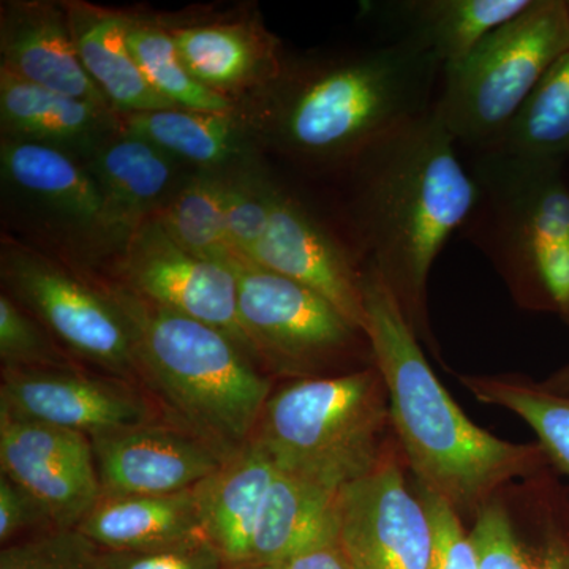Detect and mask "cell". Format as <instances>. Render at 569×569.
Returning <instances> with one entry per match:
<instances>
[{
  "mask_svg": "<svg viewBox=\"0 0 569 569\" xmlns=\"http://www.w3.org/2000/svg\"><path fill=\"white\" fill-rule=\"evenodd\" d=\"M326 178V211L356 263L385 280L419 339L429 340L430 272L477 200L458 142L432 110Z\"/></svg>",
  "mask_w": 569,
  "mask_h": 569,
  "instance_id": "obj_1",
  "label": "cell"
},
{
  "mask_svg": "<svg viewBox=\"0 0 569 569\" xmlns=\"http://www.w3.org/2000/svg\"><path fill=\"white\" fill-rule=\"evenodd\" d=\"M441 67L403 43L284 54L274 80L238 107L258 149L326 178L436 107Z\"/></svg>",
  "mask_w": 569,
  "mask_h": 569,
  "instance_id": "obj_2",
  "label": "cell"
},
{
  "mask_svg": "<svg viewBox=\"0 0 569 569\" xmlns=\"http://www.w3.org/2000/svg\"><path fill=\"white\" fill-rule=\"evenodd\" d=\"M365 331L385 381L392 436L418 488L477 516L498 489L550 468L538 443H512L475 425L422 351L391 288L365 272Z\"/></svg>",
  "mask_w": 569,
  "mask_h": 569,
  "instance_id": "obj_3",
  "label": "cell"
},
{
  "mask_svg": "<svg viewBox=\"0 0 569 569\" xmlns=\"http://www.w3.org/2000/svg\"><path fill=\"white\" fill-rule=\"evenodd\" d=\"M126 317L141 387L170 421L230 458L252 440L272 383L230 336L100 282Z\"/></svg>",
  "mask_w": 569,
  "mask_h": 569,
  "instance_id": "obj_4",
  "label": "cell"
},
{
  "mask_svg": "<svg viewBox=\"0 0 569 569\" xmlns=\"http://www.w3.org/2000/svg\"><path fill=\"white\" fill-rule=\"evenodd\" d=\"M463 160L477 200L459 234L486 254L519 306L569 326L568 160L501 151Z\"/></svg>",
  "mask_w": 569,
  "mask_h": 569,
  "instance_id": "obj_5",
  "label": "cell"
},
{
  "mask_svg": "<svg viewBox=\"0 0 569 569\" xmlns=\"http://www.w3.org/2000/svg\"><path fill=\"white\" fill-rule=\"evenodd\" d=\"M391 433L387 388L369 365L272 389L250 441L280 473L339 493L383 460Z\"/></svg>",
  "mask_w": 569,
  "mask_h": 569,
  "instance_id": "obj_6",
  "label": "cell"
},
{
  "mask_svg": "<svg viewBox=\"0 0 569 569\" xmlns=\"http://www.w3.org/2000/svg\"><path fill=\"white\" fill-rule=\"evenodd\" d=\"M569 51L567 0H531L441 73L437 118L460 152L489 151L550 67Z\"/></svg>",
  "mask_w": 569,
  "mask_h": 569,
  "instance_id": "obj_7",
  "label": "cell"
},
{
  "mask_svg": "<svg viewBox=\"0 0 569 569\" xmlns=\"http://www.w3.org/2000/svg\"><path fill=\"white\" fill-rule=\"evenodd\" d=\"M239 323L254 361L290 380L373 365L365 329L312 288L234 254Z\"/></svg>",
  "mask_w": 569,
  "mask_h": 569,
  "instance_id": "obj_8",
  "label": "cell"
},
{
  "mask_svg": "<svg viewBox=\"0 0 569 569\" xmlns=\"http://www.w3.org/2000/svg\"><path fill=\"white\" fill-rule=\"evenodd\" d=\"M3 288L67 353L141 387L126 317L100 280H88L31 247L3 241ZM142 388V387H141Z\"/></svg>",
  "mask_w": 569,
  "mask_h": 569,
  "instance_id": "obj_9",
  "label": "cell"
},
{
  "mask_svg": "<svg viewBox=\"0 0 569 569\" xmlns=\"http://www.w3.org/2000/svg\"><path fill=\"white\" fill-rule=\"evenodd\" d=\"M339 542L353 569H429L432 529L397 447L337 493Z\"/></svg>",
  "mask_w": 569,
  "mask_h": 569,
  "instance_id": "obj_10",
  "label": "cell"
},
{
  "mask_svg": "<svg viewBox=\"0 0 569 569\" xmlns=\"http://www.w3.org/2000/svg\"><path fill=\"white\" fill-rule=\"evenodd\" d=\"M118 276L116 282L134 295L219 329L253 358L239 323L238 279L231 266L183 249L168 234L156 213L122 247Z\"/></svg>",
  "mask_w": 569,
  "mask_h": 569,
  "instance_id": "obj_11",
  "label": "cell"
},
{
  "mask_svg": "<svg viewBox=\"0 0 569 569\" xmlns=\"http://www.w3.org/2000/svg\"><path fill=\"white\" fill-rule=\"evenodd\" d=\"M247 260L325 296L365 329V272L328 211L279 182L268 230Z\"/></svg>",
  "mask_w": 569,
  "mask_h": 569,
  "instance_id": "obj_12",
  "label": "cell"
},
{
  "mask_svg": "<svg viewBox=\"0 0 569 569\" xmlns=\"http://www.w3.org/2000/svg\"><path fill=\"white\" fill-rule=\"evenodd\" d=\"M0 473L44 508L56 529H77L102 498L91 437L0 407Z\"/></svg>",
  "mask_w": 569,
  "mask_h": 569,
  "instance_id": "obj_13",
  "label": "cell"
},
{
  "mask_svg": "<svg viewBox=\"0 0 569 569\" xmlns=\"http://www.w3.org/2000/svg\"><path fill=\"white\" fill-rule=\"evenodd\" d=\"M479 569H569V489L552 468L509 482L475 516Z\"/></svg>",
  "mask_w": 569,
  "mask_h": 569,
  "instance_id": "obj_14",
  "label": "cell"
},
{
  "mask_svg": "<svg viewBox=\"0 0 569 569\" xmlns=\"http://www.w3.org/2000/svg\"><path fill=\"white\" fill-rule=\"evenodd\" d=\"M0 407L88 437L160 421L144 388L71 369H2Z\"/></svg>",
  "mask_w": 569,
  "mask_h": 569,
  "instance_id": "obj_15",
  "label": "cell"
},
{
  "mask_svg": "<svg viewBox=\"0 0 569 569\" xmlns=\"http://www.w3.org/2000/svg\"><path fill=\"white\" fill-rule=\"evenodd\" d=\"M0 174L9 197L44 222L61 224L96 254L112 253L102 192L88 163L54 146L0 141Z\"/></svg>",
  "mask_w": 569,
  "mask_h": 569,
  "instance_id": "obj_16",
  "label": "cell"
},
{
  "mask_svg": "<svg viewBox=\"0 0 569 569\" xmlns=\"http://www.w3.org/2000/svg\"><path fill=\"white\" fill-rule=\"evenodd\" d=\"M102 496H164L192 490L227 459L174 422L156 421L91 438Z\"/></svg>",
  "mask_w": 569,
  "mask_h": 569,
  "instance_id": "obj_17",
  "label": "cell"
},
{
  "mask_svg": "<svg viewBox=\"0 0 569 569\" xmlns=\"http://www.w3.org/2000/svg\"><path fill=\"white\" fill-rule=\"evenodd\" d=\"M531 0H383L365 2L362 20L378 40L403 43L430 56L441 70L467 58L498 26Z\"/></svg>",
  "mask_w": 569,
  "mask_h": 569,
  "instance_id": "obj_18",
  "label": "cell"
},
{
  "mask_svg": "<svg viewBox=\"0 0 569 569\" xmlns=\"http://www.w3.org/2000/svg\"><path fill=\"white\" fill-rule=\"evenodd\" d=\"M0 69L50 91L110 108L81 66L63 2H2Z\"/></svg>",
  "mask_w": 569,
  "mask_h": 569,
  "instance_id": "obj_19",
  "label": "cell"
},
{
  "mask_svg": "<svg viewBox=\"0 0 569 569\" xmlns=\"http://www.w3.org/2000/svg\"><path fill=\"white\" fill-rule=\"evenodd\" d=\"M167 29L194 80L236 104L282 69V43L258 18L182 22Z\"/></svg>",
  "mask_w": 569,
  "mask_h": 569,
  "instance_id": "obj_20",
  "label": "cell"
},
{
  "mask_svg": "<svg viewBox=\"0 0 569 569\" xmlns=\"http://www.w3.org/2000/svg\"><path fill=\"white\" fill-rule=\"evenodd\" d=\"M102 192L112 253H121L130 236L160 211L178 190L179 162L151 142L112 133L84 159Z\"/></svg>",
  "mask_w": 569,
  "mask_h": 569,
  "instance_id": "obj_21",
  "label": "cell"
},
{
  "mask_svg": "<svg viewBox=\"0 0 569 569\" xmlns=\"http://www.w3.org/2000/svg\"><path fill=\"white\" fill-rule=\"evenodd\" d=\"M2 137L41 142L81 157L89 156L119 130L110 108L50 91L0 69Z\"/></svg>",
  "mask_w": 569,
  "mask_h": 569,
  "instance_id": "obj_22",
  "label": "cell"
},
{
  "mask_svg": "<svg viewBox=\"0 0 569 569\" xmlns=\"http://www.w3.org/2000/svg\"><path fill=\"white\" fill-rule=\"evenodd\" d=\"M277 468L252 441L194 486L201 531L231 568L252 563L254 530Z\"/></svg>",
  "mask_w": 569,
  "mask_h": 569,
  "instance_id": "obj_23",
  "label": "cell"
},
{
  "mask_svg": "<svg viewBox=\"0 0 569 569\" xmlns=\"http://www.w3.org/2000/svg\"><path fill=\"white\" fill-rule=\"evenodd\" d=\"M119 129L151 142L179 163L206 173H228L260 159L238 111L200 112L168 108L118 114Z\"/></svg>",
  "mask_w": 569,
  "mask_h": 569,
  "instance_id": "obj_24",
  "label": "cell"
},
{
  "mask_svg": "<svg viewBox=\"0 0 569 569\" xmlns=\"http://www.w3.org/2000/svg\"><path fill=\"white\" fill-rule=\"evenodd\" d=\"M81 66L116 114L174 108L146 80L127 44L129 13L88 2H63Z\"/></svg>",
  "mask_w": 569,
  "mask_h": 569,
  "instance_id": "obj_25",
  "label": "cell"
},
{
  "mask_svg": "<svg viewBox=\"0 0 569 569\" xmlns=\"http://www.w3.org/2000/svg\"><path fill=\"white\" fill-rule=\"evenodd\" d=\"M339 541L337 493L277 471L254 530L252 563L283 561Z\"/></svg>",
  "mask_w": 569,
  "mask_h": 569,
  "instance_id": "obj_26",
  "label": "cell"
},
{
  "mask_svg": "<svg viewBox=\"0 0 569 569\" xmlns=\"http://www.w3.org/2000/svg\"><path fill=\"white\" fill-rule=\"evenodd\" d=\"M107 552H130L203 535L193 490L164 496H102L77 527Z\"/></svg>",
  "mask_w": 569,
  "mask_h": 569,
  "instance_id": "obj_27",
  "label": "cell"
},
{
  "mask_svg": "<svg viewBox=\"0 0 569 569\" xmlns=\"http://www.w3.org/2000/svg\"><path fill=\"white\" fill-rule=\"evenodd\" d=\"M477 400L505 408L522 419L537 436L552 470L569 478V397L515 373L460 376Z\"/></svg>",
  "mask_w": 569,
  "mask_h": 569,
  "instance_id": "obj_28",
  "label": "cell"
},
{
  "mask_svg": "<svg viewBox=\"0 0 569 569\" xmlns=\"http://www.w3.org/2000/svg\"><path fill=\"white\" fill-rule=\"evenodd\" d=\"M127 44L153 91L174 108L219 114L238 111V104L194 80L162 21L129 13Z\"/></svg>",
  "mask_w": 569,
  "mask_h": 569,
  "instance_id": "obj_29",
  "label": "cell"
},
{
  "mask_svg": "<svg viewBox=\"0 0 569 569\" xmlns=\"http://www.w3.org/2000/svg\"><path fill=\"white\" fill-rule=\"evenodd\" d=\"M224 203L227 173L198 171L181 182L156 216L183 249L228 264L234 252L228 239Z\"/></svg>",
  "mask_w": 569,
  "mask_h": 569,
  "instance_id": "obj_30",
  "label": "cell"
},
{
  "mask_svg": "<svg viewBox=\"0 0 569 569\" xmlns=\"http://www.w3.org/2000/svg\"><path fill=\"white\" fill-rule=\"evenodd\" d=\"M489 151L569 160V51L550 67Z\"/></svg>",
  "mask_w": 569,
  "mask_h": 569,
  "instance_id": "obj_31",
  "label": "cell"
},
{
  "mask_svg": "<svg viewBox=\"0 0 569 569\" xmlns=\"http://www.w3.org/2000/svg\"><path fill=\"white\" fill-rule=\"evenodd\" d=\"M279 181L272 178L260 159L236 168L227 173V220L228 239L234 254L250 258L260 244L274 206Z\"/></svg>",
  "mask_w": 569,
  "mask_h": 569,
  "instance_id": "obj_32",
  "label": "cell"
},
{
  "mask_svg": "<svg viewBox=\"0 0 569 569\" xmlns=\"http://www.w3.org/2000/svg\"><path fill=\"white\" fill-rule=\"evenodd\" d=\"M0 569H108L107 550L78 529L52 527L7 545Z\"/></svg>",
  "mask_w": 569,
  "mask_h": 569,
  "instance_id": "obj_33",
  "label": "cell"
},
{
  "mask_svg": "<svg viewBox=\"0 0 569 569\" xmlns=\"http://www.w3.org/2000/svg\"><path fill=\"white\" fill-rule=\"evenodd\" d=\"M2 369H71L70 355L10 295L0 296Z\"/></svg>",
  "mask_w": 569,
  "mask_h": 569,
  "instance_id": "obj_34",
  "label": "cell"
},
{
  "mask_svg": "<svg viewBox=\"0 0 569 569\" xmlns=\"http://www.w3.org/2000/svg\"><path fill=\"white\" fill-rule=\"evenodd\" d=\"M417 490L432 529L429 569H479L477 549L470 531L467 533L463 529L462 516L436 493L421 488Z\"/></svg>",
  "mask_w": 569,
  "mask_h": 569,
  "instance_id": "obj_35",
  "label": "cell"
},
{
  "mask_svg": "<svg viewBox=\"0 0 569 569\" xmlns=\"http://www.w3.org/2000/svg\"><path fill=\"white\" fill-rule=\"evenodd\" d=\"M108 569H231L204 535L160 548L107 552Z\"/></svg>",
  "mask_w": 569,
  "mask_h": 569,
  "instance_id": "obj_36",
  "label": "cell"
},
{
  "mask_svg": "<svg viewBox=\"0 0 569 569\" xmlns=\"http://www.w3.org/2000/svg\"><path fill=\"white\" fill-rule=\"evenodd\" d=\"M48 512L18 482L0 473V542L3 546L32 530L52 529Z\"/></svg>",
  "mask_w": 569,
  "mask_h": 569,
  "instance_id": "obj_37",
  "label": "cell"
},
{
  "mask_svg": "<svg viewBox=\"0 0 569 569\" xmlns=\"http://www.w3.org/2000/svg\"><path fill=\"white\" fill-rule=\"evenodd\" d=\"M280 569H353L348 561L346 552L339 541L328 542V545L317 546V548L306 550L291 557L282 565Z\"/></svg>",
  "mask_w": 569,
  "mask_h": 569,
  "instance_id": "obj_38",
  "label": "cell"
},
{
  "mask_svg": "<svg viewBox=\"0 0 569 569\" xmlns=\"http://www.w3.org/2000/svg\"><path fill=\"white\" fill-rule=\"evenodd\" d=\"M549 391L557 392V395L569 397V362L560 367L556 372L550 373L546 380L539 381Z\"/></svg>",
  "mask_w": 569,
  "mask_h": 569,
  "instance_id": "obj_39",
  "label": "cell"
},
{
  "mask_svg": "<svg viewBox=\"0 0 569 569\" xmlns=\"http://www.w3.org/2000/svg\"><path fill=\"white\" fill-rule=\"evenodd\" d=\"M231 569H280L279 565L247 563Z\"/></svg>",
  "mask_w": 569,
  "mask_h": 569,
  "instance_id": "obj_40",
  "label": "cell"
},
{
  "mask_svg": "<svg viewBox=\"0 0 569 569\" xmlns=\"http://www.w3.org/2000/svg\"><path fill=\"white\" fill-rule=\"evenodd\" d=\"M567 2H568V9H569V0H567Z\"/></svg>",
  "mask_w": 569,
  "mask_h": 569,
  "instance_id": "obj_41",
  "label": "cell"
}]
</instances>
